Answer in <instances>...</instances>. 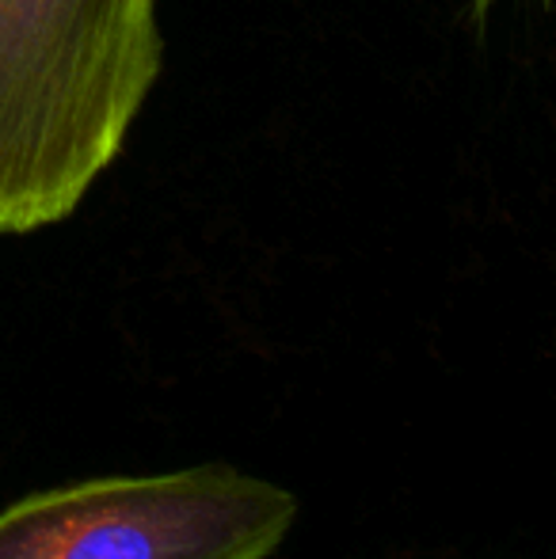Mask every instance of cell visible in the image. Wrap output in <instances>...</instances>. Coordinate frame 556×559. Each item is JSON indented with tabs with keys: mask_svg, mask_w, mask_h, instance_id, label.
I'll use <instances>...</instances> for the list:
<instances>
[{
	"mask_svg": "<svg viewBox=\"0 0 556 559\" xmlns=\"http://www.w3.org/2000/svg\"><path fill=\"white\" fill-rule=\"evenodd\" d=\"M476 4H481V8H484V4H488V0H476Z\"/></svg>",
	"mask_w": 556,
	"mask_h": 559,
	"instance_id": "3",
	"label": "cell"
},
{
	"mask_svg": "<svg viewBox=\"0 0 556 559\" xmlns=\"http://www.w3.org/2000/svg\"><path fill=\"white\" fill-rule=\"evenodd\" d=\"M297 499L229 464L104 476L0 510V559H268Z\"/></svg>",
	"mask_w": 556,
	"mask_h": 559,
	"instance_id": "2",
	"label": "cell"
},
{
	"mask_svg": "<svg viewBox=\"0 0 556 559\" xmlns=\"http://www.w3.org/2000/svg\"><path fill=\"white\" fill-rule=\"evenodd\" d=\"M161 61L156 0H0V236L81 206Z\"/></svg>",
	"mask_w": 556,
	"mask_h": 559,
	"instance_id": "1",
	"label": "cell"
}]
</instances>
